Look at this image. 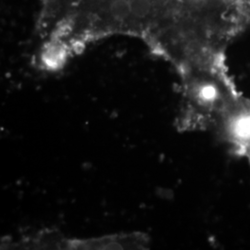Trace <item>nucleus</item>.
<instances>
[{"mask_svg": "<svg viewBox=\"0 0 250 250\" xmlns=\"http://www.w3.org/2000/svg\"><path fill=\"white\" fill-rule=\"evenodd\" d=\"M151 36L173 62L219 63L250 26V0H146Z\"/></svg>", "mask_w": 250, "mask_h": 250, "instance_id": "1", "label": "nucleus"}]
</instances>
